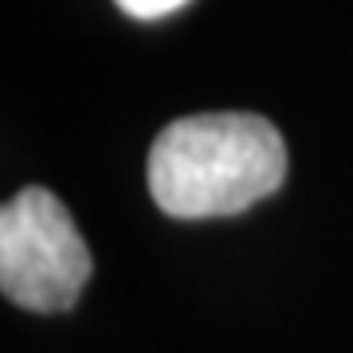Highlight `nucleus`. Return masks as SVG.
<instances>
[{"label":"nucleus","mask_w":353,"mask_h":353,"mask_svg":"<svg viewBox=\"0 0 353 353\" xmlns=\"http://www.w3.org/2000/svg\"><path fill=\"white\" fill-rule=\"evenodd\" d=\"M90 279V252L63 201L48 189H24L0 208V290L36 314H59L79 303Z\"/></svg>","instance_id":"f03ea898"},{"label":"nucleus","mask_w":353,"mask_h":353,"mask_svg":"<svg viewBox=\"0 0 353 353\" xmlns=\"http://www.w3.org/2000/svg\"><path fill=\"white\" fill-rule=\"evenodd\" d=\"M114 4L126 16H134V20H161V16L185 8L189 0H114Z\"/></svg>","instance_id":"7ed1b4c3"},{"label":"nucleus","mask_w":353,"mask_h":353,"mask_svg":"<svg viewBox=\"0 0 353 353\" xmlns=\"http://www.w3.org/2000/svg\"><path fill=\"white\" fill-rule=\"evenodd\" d=\"M287 181V145L259 114H192L157 134L150 192L176 220L236 216Z\"/></svg>","instance_id":"f257e3e1"}]
</instances>
